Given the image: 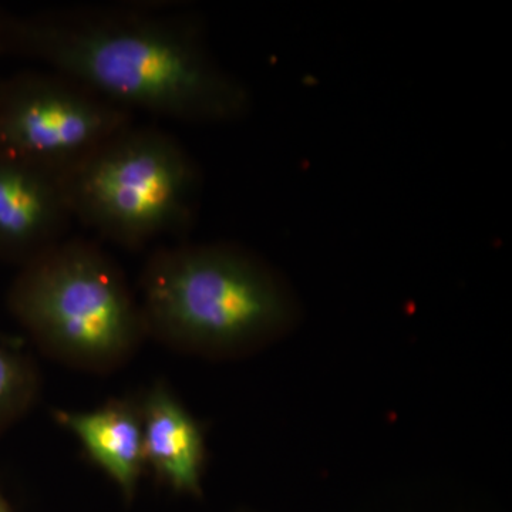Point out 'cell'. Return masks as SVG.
Wrapping results in <instances>:
<instances>
[{
  "mask_svg": "<svg viewBox=\"0 0 512 512\" xmlns=\"http://www.w3.org/2000/svg\"><path fill=\"white\" fill-rule=\"evenodd\" d=\"M36 60L121 109L194 124L242 120L251 92L208 47L198 16L165 3L0 9V56Z\"/></svg>",
  "mask_w": 512,
  "mask_h": 512,
  "instance_id": "obj_1",
  "label": "cell"
},
{
  "mask_svg": "<svg viewBox=\"0 0 512 512\" xmlns=\"http://www.w3.org/2000/svg\"><path fill=\"white\" fill-rule=\"evenodd\" d=\"M147 338L195 355H235L285 328L295 302L274 269L231 242L157 249L140 276Z\"/></svg>",
  "mask_w": 512,
  "mask_h": 512,
  "instance_id": "obj_2",
  "label": "cell"
},
{
  "mask_svg": "<svg viewBox=\"0 0 512 512\" xmlns=\"http://www.w3.org/2000/svg\"><path fill=\"white\" fill-rule=\"evenodd\" d=\"M8 308L43 355L82 372L120 369L147 338L123 269L87 239L66 238L20 266Z\"/></svg>",
  "mask_w": 512,
  "mask_h": 512,
  "instance_id": "obj_3",
  "label": "cell"
},
{
  "mask_svg": "<svg viewBox=\"0 0 512 512\" xmlns=\"http://www.w3.org/2000/svg\"><path fill=\"white\" fill-rule=\"evenodd\" d=\"M74 221L120 247L190 231L201 174L183 144L153 126L114 134L63 175Z\"/></svg>",
  "mask_w": 512,
  "mask_h": 512,
  "instance_id": "obj_4",
  "label": "cell"
},
{
  "mask_svg": "<svg viewBox=\"0 0 512 512\" xmlns=\"http://www.w3.org/2000/svg\"><path fill=\"white\" fill-rule=\"evenodd\" d=\"M133 117L72 77L22 70L0 82V154L64 175Z\"/></svg>",
  "mask_w": 512,
  "mask_h": 512,
  "instance_id": "obj_5",
  "label": "cell"
},
{
  "mask_svg": "<svg viewBox=\"0 0 512 512\" xmlns=\"http://www.w3.org/2000/svg\"><path fill=\"white\" fill-rule=\"evenodd\" d=\"M74 218L63 175L0 154V259L20 266L66 239Z\"/></svg>",
  "mask_w": 512,
  "mask_h": 512,
  "instance_id": "obj_6",
  "label": "cell"
},
{
  "mask_svg": "<svg viewBox=\"0 0 512 512\" xmlns=\"http://www.w3.org/2000/svg\"><path fill=\"white\" fill-rule=\"evenodd\" d=\"M140 410L146 466L178 493L200 495L205 464L200 424L163 380L141 397Z\"/></svg>",
  "mask_w": 512,
  "mask_h": 512,
  "instance_id": "obj_7",
  "label": "cell"
},
{
  "mask_svg": "<svg viewBox=\"0 0 512 512\" xmlns=\"http://www.w3.org/2000/svg\"><path fill=\"white\" fill-rule=\"evenodd\" d=\"M53 419L82 444L87 456L133 498L146 470L140 402L110 400L90 412L55 410Z\"/></svg>",
  "mask_w": 512,
  "mask_h": 512,
  "instance_id": "obj_8",
  "label": "cell"
},
{
  "mask_svg": "<svg viewBox=\"0 0 512 512\" xmlns=\"http://www.w3.org/2000/svg\"><path fill=\"white\" fill-rule=\"evenodd\" d=\"M40 387L33 360L13 343H0V437L35 407Z\"/></svg>",
  "mask_w": 512,
  "mask_h": 512,
  "instance_id": "obj_9",
  "label": "cell"
},
{
  "mask_svg": "<svg viewBox=\"0 0 512 512\" xmlns=\"http://www.w3.org/2000/svg\"><path fill=\"white\" fill-rule=\"evenodd\" d=\"M0 512H10L8 504L3 500L2 495H0Z\"/></svg>",
  "mask_w": 512,
  "mask_h": 512,
  "instance_id": "obj_10",
  "label": "cell"
},
{
  "mask_svg": "<svg viewBox=\"0 0 512 512\" xmlns=\"http://www.w3.org/2000/svg\"><path fill=\"white\" fill-rule=\"evenodd\" d=\"M2 79H3V77H2V76H0V82H2Z\"/></svg>",
  "mask_w": 512,
  "mask_h": 512,
  "instance_id": "obj_11",
  "label": "cell"
}]
</instances>
